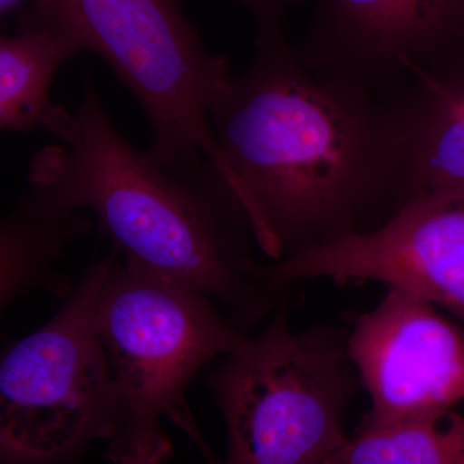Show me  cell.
<instances>
[{
  "mask_svg": "<svg viewBox=\"0 0 464 464\" xmlns=\"http://www.w3.org/2000/svg\"><path fill=\"white\" fill-rule=\"evenodd\" d=\"M226 186L273 261L371 230L398 207L383 99L304 65L284 29H258L246 72L210 112Z\"/></svg>",
  "mask_w": 464,
  "mask_h": 464,
  "instance_id": "obj_1",
  "label": "cell"
},
{
  "mask_svg": "<svg viewBox=\"0 0 464 464\" xmlns=\"http://www.w3.org/2000/svg\"><path fill=\"white\" fill-rule=\"evenodd\" d=\"M43 128L57 142L30 163L36 199L88 210L125 261L218 301L240 322L270 310L265 265L246 252L237 226H248L215 168L174 172L133 148L91 79L78 105H53Z\"/></svg>",
  "mask_w": 464,
  "mask_h": 464,
  "instance_id": "obj_2",
  "label": "cell"
},
{
  "mask_svg": "<svg viewBox=\"0 0 464 464\" xmlns=\"http://www.w3.org/2000/svg\"><path fill=\"white\" fill-rule=\"evenodd\" d=\"M96 325L114 382V431L105 456L114 464H163L172 420L212 462L186 404L195 374L246 341L200 293L125 261L112 250L96 304Z\"/></svg>",
  "mask_w": 464,
  "mask_h": 464,
  "instance_id": "obj_3",
  "label": "cell"
},
{
  "mask_svg": "<svg viewBox=\"0 0 464 464\" xmlns=\"http://www.w3.org/2000/svg\"><path fill=\"white\" fill-rule=\"evenodd\" d=\"M27 25L114 70L145 112L155 163L183 173L209 163L226 179L210 112L234 76L230 61L208 50L179 0H34Z\"/></svg>",
  "mask_w": 464,
  "mask_h": 464,
  "instance_id": "obj_4",
  "label": "cell"
},
{
  "mask_svg": "<svg viewBox=\"0 0 464 464\" xmlns=\"http://www.w3.org/2000/svg\"><path fill=\"white\" fill-rule=\"evenodd\" d=\"M207 382L227 435L221 464L325 463L350 439L344 414L362 387L340 332H297L284 314Z\"/></svg>",
  "mask_w": 464,
  "mask_h": 464,
  "instance_id": "obj_5",
  "label": "cell"
},
{
  "mask_svg": "<svg viewBox=\"0 0 464 464\" xmlns=\"http://www.w3.org/2000/svg\"><path fill=\"white\" fill-rule=\"evenodd\" d=\"M110 256L50 322L0 353V464H66L114 431V382L96 325Z\"/></svg>",
  "mask_w": 464,
  "mask_h": 464,
  "instance_id": "obj_6",
  "label": "cell"
},
{
  "mask_svg": "<svg viewBox=\"0 0 464 464\" xmlns=\"http://www.w3.org/2000/svg\"><path fill=\"white\" fill-rule=\"evenodd\" d=\"M274 288L298 280L381 282L420 295L464 324V192L400 204L381 225L266 265Z\"/></svg>",
  "mask_w": 464,
  "mask_h": 464,
  "instance_id": "obj_7",
  "label": "cell"
},
{
  "mask_svg": "<svg viewBox=\"0 0 464 464\" xmlns=\"http://www.w3.org/2000/svg\"><path fill=\"white\" fill-rule=\"evenodd\" d=\"M347 351L371 398L356 432L436 417L464 402V333L414 293L389 286L356 320Z\"/></svg>",
  "mask_w": 464,
  "mask_h": 464,
  "instance_id": "obj_8",
  "label": "cell"
},
{
  "mask_svg": "<svg viewBox=\"0 0 464 464\" xmlns=\"http://www.w3.org/2000/svg\"><path fill=\"white\" fill-rule=\"evenodd\" d=\"M295 45L315 72L378 94L464 35V0H311Z\"/></svg>",
  "mask_w": 464,
  "mask_h": 464,
  "instance_id": "obj_9",
  "label": "cell"
},
{
  "mask_svg": "<svg viewBox=\"0 0 464 464\" xmlns=\"http://www.w3.org/2000/svg\"><path fill=\"white\" fill-rule=\"evenodd\" d=\"M383 101L398 207L420 195L464 192V35L413 67Z\"/></svg>",
  "mask_w": 464,
  "mask_h": 464,
  "instance_id": "obj_10",
  "label": "cell"
},
{
  "mask_svg": "<svg viewBox=\"0 0 464 464\" xmlns=\"http://www.w3.org/2000/svg\"><path fill=\"white\" fill-rule=\"evenodd\" d=\"M84 234L78 216L50 209L29 195L23 197L0 219V314L14 299L33 290L69 295V280L57 267Z\"/></svg>",
  "mask_w": 464,
  "mask_h": 464,
  "instance_id": "obj_11",
  "label": "cell"
},
{
  "mask_svg": "<svg viewBox=\"0 0 464 464\" xmlns=\"http://www.w3.org/2000/svg\"><path fill=\"white\" fill-rule=\"evenodd\" d=\"M76 53L72 43L44 27L26 25L17 35L0 36V132L44 127L54 105V76Z\"/></svg>",
  "mask_w": 464,
  "mask_h": 464,
  "instance_id": "obj_12",
  "label": "cell"
},
{
  "mask_svg": "<svg viewBox=\"0 0 464 464\" xmlns=\"http://www.w3.org/2000/svg\"><path fill=\"white\" fill-rule=\"evenodd\" d=\"M324 464H464V415L449 411L356 432Z\"/></svg>",
  "mask_w": 464,
  "mask_h": 464,
  "instance_id": "obj_13",
  "label": "cell"
},
{
  "mask_svg": "<svg viewBox=\"0 0 464 464\" xmlns=\"http://www.w3.org/2000/svg\"><path fill=\"white\" fill-rule=\"evenodd\" d=\"M248 9L258 23V29H284L288 12L298 0H237Z\"/></svg>",
  "mask_w": 464,
  "mask_h": 464,
  "instance_id": "obj_14",
  "label": "cell"
},
{
  "mask_svg": "<svg viewBox=\"0 0 464 464\" xmlns=\"http://www.w3.org/2000/svg\"><path fill=\"white\" fill-rule=\"evenodd\" d=\"M21 0H0V14L7 11V9L14 7L17 3H20Z\"/></svg>",
  "mask_w": 464,
  "mask_h": 464,
  "instance_id": "obj_15",
  "label": "cell"
}]
</instances>
